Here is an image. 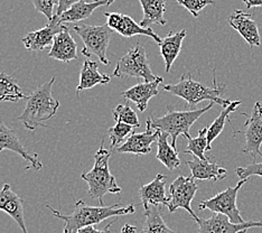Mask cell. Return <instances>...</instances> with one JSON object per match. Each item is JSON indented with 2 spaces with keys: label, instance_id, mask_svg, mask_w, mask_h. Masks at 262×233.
I'll return each mask as SVG.
<instances>
[{
  "label": "cell",
  "instance_id": "9a60e30c",
  "mask_svg": "<svg viewBox=\"0 0 262 233\" xmlns=\"http://www.w3.org/2000/svg\"><path fill=\"white\" fill-rule=\"evenodd\" d=\"M5 149L20 155L24 159L31 164L35 171H39L43 167V164L38 159V155L27 151L19 140L16 131L0 120V153Z\"/></svg>",
  "mask_w": 262,
  "mask_h": 233
},
{
  "label": "cell",
  "instance_id": "8d00e7d4",
  "mask_svg": "<svg viewBox=\"0 0 262 233\" xmlns=\"http://www.w3.org/2000/svg\"><path fill=\"white\" fill-rule=\"evenodd\" d=\"M80 0H58V6L56 8V14L57 16L62 15L65 11L69 10L73 5H75L76 3H79Z\"/></svg>",
  "mask_w": 262,
  "mask_h": 233
},
{
  "label": "cell",
  "instance_id": "8fae6325",
  "mask_svg": "<svg viewBox=\"0 0 262 233\" xmlns=\"http://www.w3.org/2000/svg\"><path fill=\"white\" fill-rule=\"evenodd\" d=\"M199 233H246L250 229L262 228V221H246L243 223H232L226 215L214 213L210 219L199 218Z\"/></svg>",
  "mask_w": 262,
  "mask_h": 233
},
{
  "label": "cell",
  "instance_id": "1f68e13d",
  "mask_svg": "<svg viewBox=\"0 0 262 233\" xmlns=\"http://www.w3.org/2000/svg\"><path fill=\"white\" fill-rule=\"evenodd\" d=\"M112 117L116 122H123L130 125H134L135 128L140 127V122L136 111L128 103L118 104L112 111Z\"/></svg>",
  "mask_w": 262,
  "mask_h": 233
},
{
  "label": "cell",
  "instance_id": "44dd1931",
  "mask_svg": "<svg viewBox=\"0 0 262 233\" xmlns=\"http://www.w3.org/2000/svg\"><path fill=\"white\" fill-rule=\"evenodd\" d=\"M49 56L63 63H69L77 58V45L70 34L69 27L55 35Z\"/></svg>",
  "mask_w": 262,
  "mask_h": 233
},
{
  "label": "cell",
  "instance_id": "8992f818",
  "mask_svg": "<svg viewBox=\"0 0 262 233\" xmlns=\"http://www.w3.org/2000/svg\"><path fill=\"white\" fill-rule=\"evenodd\" d=\"M72 28L80 36L84 44L81 52L83 55L89 58L91 55H95L102 64L110 65V59L106 56V51H108L113 31L106 24L100 26L74 24Z\"/></svg>",
  "mask_w": 262,
  "mask_h": 233
},
{
  "label": "cell",
  "instance_id": "d6a6232c",
  "mask_svg": "<svg viewBox=\"0 0 262 233\" xmlns=\"http://www.w3.org/2000/svg\"><path fill=\"white\" fill-rule=\"evenodd\" d=\"M176 2L183 6L184 8L187 9L190 14L195 18H198L203 10L208 5H215L214 0H176Z\"/></svg>",
  "mask_w": 262,
  "mask_h": 233
},
{
  "label": "cell",
  "instance_id": "74e56055",
  "mask_svg": "<svg viewBox=\"0 0 262 233\" xmlns=\"http://www.w3.org/2000/svg\"><path fill=\"white\" fill-rule=\"evenodd\" d=\"M246 5L247 9H251L254 7H262V0H242Z\"/></svg>",
  "mask_w": 262,
  "mask_h": 233
},
{
  "label": "cell",
  "instance_id": "d590c367",
  "mask_svg": "<svg viewBox=\"0 0 262 233\" xmlns=\"http://www.w3.org/2000/svg\"><path fill=\"white\" fill-rule=\"evenodd\" d=\"M116 221L117 220L111 221L109 224H106V226H105L103 230H98V229L94 228V225H89V226H84V228L80 229L76 233H111L110 229H111L112 224H115Z\"/></svg>",
  "mask_w": 262,
  "mask_h": 233
},
{
  "label": "cell",
  "instance_id": "e575fe53",
  "mask_svg": "<svg viewBox=\"0 0 262 233\" xmlns=\"http://www.w3.org/2000/svg\"><path fill=\"white\" fill-rule=\"evenodd\" d=\"M235 174L240 179H248L251 176L262 177V163H253L247 167H236Z\"/></svg>",
  "mask_w": 262,
  "mask_h": 233
},
{
  "label": "cell",
  "instance_id": "e0dca14e",
  "mask_svg": "<svg viewBox=\"0 0 262 233\" xmlns=\"http://www.w3.org/2000/svg\"><path fill=\"white\" fill-rule=\"evenodd\" d=\"M0 211L7 213L19 225L23 233H28L24 215V200L10 188L9 184L0 187Z\"/></svg>",
  "mask_w": 262,
  "mask_h": 233
},
{
  "label": "cell",
  "instance_id": "484cf974",
  "mask_svg": "<svg viewBox=\"0 0 262 233\" xmlns=\"http://www.w3.org/2000/svg\"><path fill=\"white\" fill-rule=\"evenodd\" d=\"M169 135L166 133H160L157 140V155L156 158L167 167L168 171H175L181 166L182 160L178 157L177 149L172 148L168 142Z\"/></svg>",
  "mask_w": 262,
  "mask_h": 233
},
{
  "label": "cell",
  "instance_id": "836d02e7",
  "mask_svg": "<svg viewBox=\"0 0 262 233\" xmlns=\"http://www.w3.org/2000/svg\"><path fill=\"white\" fill-rule=\"evenodd\" d=\"M33 4L38 13L43 14L47 20L51 22L55 16L54 9L55 7L57 8L58 0H33Z\"/></svg>",
  "mask_w": 262,
  "mask_h": 233
},
{
  "label": "cell",
  "instance_id": "3957f363",
  "mask_svg": "<svg viewBox=\"0 0 262 233\" xmlns=\"http://www.w3.org/2000/svg\"><path fill=\"white\" fill-rule=\"evenodd\" d=\"M112 149L104 147V140L101 141L100 148L94 154V166L91 171L83 173L81 175L83 181L88 183V194L91 199L98 200L101 206H104L103 196L108 193L118 194L121 192L116 177L111 174L109 168V160Z\"/></svg>",
  "mask_w": 262,
  "mask_h": 233
},
{
  "label": "cell",
  "instance_id": "d4e9b609",
  "mask_svg": "<svg viewBox=\"0 0 262 233\" xmlns=\"http://www.w3.org/2000/svg\"><path fill=\"white\" fill-rule=\"evenodd\" d=\"M139 3L144 11V17L140 22L142 27L149 28L154 24L165 26L167 24L164 17L167 0H139Z\"/></svg>",
  "mask_w": 262,
  "mask_h": 233
},
{
  "label": "cell",
  "instance_id": "52a82bcc",
  "mask_svg": "<svg viewBox=\"0 0 262 233\" xmlns=\"http://www.w3.org/2000/svg\"><path fill=\"white\" fill-rule=\"evenodd\" d=\"M113 75L117 77H137L145 82H154L158 77L151 72L150 62L148 59L145 47L141 46L139 41L134 49L129 50L119 59L113 71Z\"/></svg>",
  "mask_w": 262,
  "mask_h": 233
},
{
  "label": "cell",
  "instance_id": "277c9868",
  "mask_svg": "<svg viewBox=\"0 0 262 233\" xmlns=\"http://www.w3.org/2000/svg\"><path fill=\"white\" fill-rule=\"evenodd\" d=\"M54 82L55 77H53L28 95L25 109L18 117V121L23 122L26 129L35 130L39 127H46L44 122L56 115L59 101L53 97L52 93Z\"/></svg>",
  "mask_w": 262,
  "mask_h": 233
},
{
  "label": "cell",
  "instance_id": "ac0fdd59",
  "mask_svg": "<svg viewBox=\"0 0 262 233\" xmlns=\"http://www.w3.org/2000/svg\"><path fill=\"white\" fill-rule=\"evenodd\" d=\"M166 179L167 176L158 174L149 184L142 185L140 187L139 196L144 208L150 205H168L169 197L166 196Z\"/></svg>",
  "mask_w": 262,
  "mask_h": 233
},
{
  "label": "cell",
  "instance_id": "4dcf8cb0",
  "mask_svg": "<svg viewBox=\"0 0 262 233\" xmlns=\"http://www.w3.org/2000/svg\"><path fill=\"white\" fill-rule=\"evenodd\" d=\"M134 125L123 122H116V124L108 130L112 151L115 148L117 149L119 146H121L123 141L129 138L130 135L134 133Z\"/></svg>",
  "mask_w": 262,
  "mask_h": 233
},
{
  "label": "cell",
  "instance_id": "83f0119b",
  "mask_svg": "<svg viewBox=\"0 0 262 233\" xmlns=\"http://www.w3.org/2000/svg\"><path fill=\"white\" fill-rule=\"evenodd\" d=\"M242 103V101H231V103L228 107H224L223 110L220 113L219 117L213 121V123L207 127V151H212V142L215 140L217 137L221 135V133L224 129V125L226 120H229L230 113L234 112L237 107Z\"/></svg>",
  "mask_w": 262,
  "mask_h": 233
},
{
  "label": "cell",
  "instance_id": "ffe728a7",
  "mask_svg": "<svg viewBox=\"0 0 262 233\" xmlns=\"http://www.w3.org/2000/svg\"><path fill=\"white\" fill-rule=\"evenodd\" d=\"M113 3H115V0H80L65 13L59 16L55 15V17L59 24L77 23L91 17L98 8L109 7Z\"/></svg>",
  "mask_w": 262,
  "mask_h": 233
},
{
  "label": "cell",
  "instance_id": "4fadbf2b",
  "mask_svg": "<svg viewBox=\"0 0 262 233\" xmlns=\"http://www.w3.org/2000/svg\"><path fill=\"white\" fill-rule=\"evenodd\" d=\"M160 133L162 131L151 127L150 119L148 118L146 120V130L144 133L131 134L129 138L116 149V152L119 154L148 155L151 153L152 145L157 142Z\"/></svg>",
  "mask_w": 262,
  "mask_h": 233
},
{
  "label": "cell",
  "instance_id": "d6986e66",
  "mask_svg": "<svg viewBox=\"0 0 262 233\" xmlns=\"http://www.w3.org/2000/svg\"><path fill=\"white\" fill-rule=\"evenodd\" d=\"M163 81V77L158 76L157 80H155L154 82L138 83V84L131 87L130 89L122 92L121 97L134 102L140 112H144L147 110L149 100L158 95V86Z\"/></svg>",
  "mask_w": 262,
  "mask_h": 233
},
{
  "label": "cell",
  "instance_id": "7402d4cb",
  "mask_svg": "<svg viewBox=\"0 0 262 233\" xmlns=\"http://www.w3.org/2000/svg\"><path fill=\"white\" fill-rule=\"evenodd\" d=\"M185 164L189 167L194 179L216 182L224 179L228 175V171L224 167L220 166L215 161H211L210 158L203 160L195 157L192 160L185 161Z\"/></svg>",
  "mask_w": 262,
  "mask_h": 233
},
{
  "label": "cell",
  "instance_id": "30bf717a",
  "mask_svg": "<svg viewBox=\"0 0 262 233\" xmlns=\"http://www.w3.org/2000/svg\"><path fill=\"white\" fill-rule=\"evenodd\" d=\"M247 121L244 122V138H246V145H244L242 153L250 154L253 160L257 156L262 158L261 145H262V103L255 102L252 108L251 115L248 116Z\"/></svg>",
  "mask_w": 262,
  "mask_h": 233
},
{
  "label": "cell",
  "instance_id": "6da1fadb",
  "mask_svg": "<svg viewBox=\"0 0 262 233\" xmlns=\"http://www.w3.org/2000/svg\"><path fill=\"white\" fill-rule=\"evenodd\" d=\"M46 207L51 210L55 218L64 221L65 226L63 233H76L84 226L99 224L102 221L112 218L121 217V215H129L136 212L134 204L122 205L113 204L110 206H91L88 205L83 200L75 202L74 211L70 215H64L55 208L47 204Z\"/></svg>",
  "mask_w": 262,
  "mask_h": 233
},
{
  "label": "cell",
  "instance_id": "9c48e42d",
  "mask_svg": "<svg viewBox=\"0 0 262 233\" xmlns=\"http://www.w3.org/2000/svg\"><path fill=\"white\" fill-rule=\"evenodd\" d=\"M198 190L199 186L192 176L185 177L181 175L176 177L169 187L170 197L167 205L168 211L170 213H174L178 208H184L190 214V217L195 221H198L199 217L192 208V201L194 200Z\"/></svg>",
  "mask_w": 262,
  "mask_h": 233
},
{
  "label": "cell",
  "instance_id": "cb8c5ba5",
  "mask_svg": "<svg viewBox=\"0 0 262 233\" xmlns=\"http://www.w3.org/2000/svg\"><path fill=\"white\" fill-rule=\"evenodd\" d=\"M186 37V31L185 29H182L181 32H170L165 38L160 41L159 47H160V54L165 61V67L166 72H169L172 64H174L175 59L180 55L182 51V45L183 40Z\"/></svg>",
  "mask_w": 262,
  "mask_h": 233
},
{
  "label": "cell",
  "instance_id": "f35d334b",
  "mask_svg": "<svg viewBox=\"0 0 262 233\" xmlns=\"http://www.w3.org/2000/svg\"><path fill=\"white\" fill-rule=\"evenodd\" d=\"M119 233H137V226L131 224H124Z\"/></svg>",
  "mask_w": 262,
  "mask_h": 233
},
{
  "label": "cell",
  "instance_id": "f546056e",
  "mask_svg": "<svg viewBox=\"0 0 262 233\" xmlns=\"http://www.w3.org/2000/svg\"><path fill=\"white\" fill-rule=\"evenodd\" d=\"M188 143L184 154H192L194 157L200 159H207L208 157L205 156V152L207 151V127H204L199 131V136L196 138L189 137L187 138Z\"/></svg>",
  "mask_w": 262,
  "mask_h": 233
},
{
  "label": "cell",
  "instance_id": "7c38bea8",
  "mask_svg": "<svg viewBox=\"0 0 262 233\" xmlns=\"http://www.w3.org/2000/svg\"><path fill=\"white\" fill-rule=\"evenodd\" d=\"M106 17V25H108L113 32H117L123 37H133V36H148L151 37L157 44H160L163 38H160L152 28L142 27L140 24L136 23L134 18L128 15H123L120 13H104Z\"/></svg>",
  "mask_w": 262,
  "mask_h": 233
},
{
  "label": "cell",
  "instance_id": "f1b7e54d",
  "mask_svg": "<svg viewBox=\"0 0 262 233\" xmlns=\"http://www.w3.org/2000/svg\"><path fill=\"white\" fill-rule=\"evenodd\" d=\"M145 215L146 221L141 233H176L166 224L158 206H148L145 208Z\"/></svg>",
  "mask_w": 262,
  "mask_h": 233
},
{
  "label": "cell",
  "instance_id": "5bb4252c",
  "mask_svg": "<svg viewBox=\"0 0 262 233\" xmlns=\"http://www.w3.org/2000/svg\"><path fill=\"white\" fill-rule=\"evenodd\" d=\"M230 26L241 35V37L247 41L251 51L253 47L261 46V37L257 22L254 20L251 13L236 9L229 16Z\"/></svg>",
  "mask_w": 262,
  "mask_h": 233
},
{
  "label": "cell",
  "instance_id": "5b68a950",
  "mask_svg": "<svg viewBox=\"0 0 262 233\" xmlns=\"http://www.w3.org/2000/svg\"><path fill=\"white\" fill-rule=\"evenodd\" d=\"M214 102H210L208 105L202 108V109L186 110V111H177L172 105H167V112L163 117L150 116V123L154 129H158L163 133L168 134L171 138L170 145L172 148L177 149V138L181 135L189 138V129L192 125L204 115L205 112L211 110Z\"/></svg>",
  "mask_w": 262,
  "mask_h": 233
},
{
  "label": "cell",
  "instance_id": "ba28073f",
  "mask_svg": "<svg viewBox=\"0 0 262 233\" xmlns=\"http://www.w3.org/2000/svg\"><path fill=\"white\" fill-rule=\"evenodd\" d=\"M248 179H240L235 186H229L223 192H220L216 195L208 200H204L200 203V210H210L213 213H219L226 215L232 223L239 224L246 222L241 217V212L237 207L236 200L237 193Z\"/></svg>",
  "mask_w": 262,
  "mask_h": 233
},
{
  "label": "cell",
  "instance_id": "4316f807",
  "mask_svg": "<svg viewBox=\"0 0 262 233\" xmlns=\"http://www.w3.org/2000/svg\"><path fill=\"white\" fill-rule=\"evenodd\" d=\"M23 99H28V95L23 93L14 77L5 72H0V102H17Z\"/></svg>",
  "mask_w": 262,
  "mask_h": 233
},
{
  "label": "cell",
  "instance_id": "2e32d148",
  "mask_svg": "<svg viewBox=\"0 0 262 233\" xmlns=\"http://www.w3.org/2000/svg\"><path fill=\"white\" fill-rule=\"evenodd\" d=\"M67 27L68 26L64 24H59L54 16L51 22L47 23L45 27L38 29V31L28 33L21 38V41L24 46L29 51H43L46 47L52 46L55 35Z\"/></svg>",
  "mask_w": 262,
  "mask_h": 233
},
{
  "label": "cell",
  "instance_id": "603a6c76",
  "mask_svg": "<svg viewBox=\"0 0 262 233\" xmlns=\"http://www.w3.org/2000/svg\"><path fill=\"white\" fill-rule=\"evenodd\" d=\"M110 81V75L102 74L99 71V64L97 61H92L90 58H86L82 65L80 82L76 88V92L80 93L83 90H90L98 84H108Z\"/></svg>",
  "mask_w": 262,
  "mask_h": 233
},
{
  "label": "cell",
  "instance_id": "7a4b0ae2",
  "mask_svg": "<svg viewBox=\"0 0 262 233\" xmlns=\"http://www.w3.org/2000/svg\"><path fill=\"white\" fill-rule=\"evenodd\" d=\"M163 89L165 92L185 100L190 110H194V108L203 101L221 104L223 108L231 103L229 99L220 98V95H222L225 91V84H217L215 73H214L212 87H206L203 83L195 81L190 73H185L175 84H166Z\"/></svg>",
  "mask_w": 262,
  "mask_h": 233
}]
</instances>
